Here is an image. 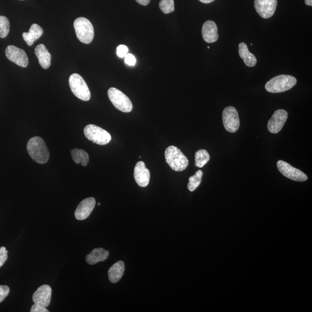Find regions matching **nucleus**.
I'll use <instances>...</instances> for the list:
<instances>
[{"mask_svg": "<svg viewBox=\"0 0 312 312\" xmlns=\"http://www.w3.org/2000/svg\"><path fill=\"white\" fill-rule=\"evenodd\" d=\"M166 162L175 171H183L189 165V160L179 148L170 146L165 152Z\"/></svg>", "mask_w": 312, "mask_h": 312, "instance_id": "7ed1b4c3", "label": "nucleus"}, {"mask_svg": "<svg viewBox=\"0 0 312 312\" xmlns=\"http://www.w3.org/2000/svg\"><path fill=\"white\" fill-rule=\"evenodd\" d=\"M95 205V200L93 197L87 198L78 205L75 212L76 218L78 221H83L90 215Z\"/></svg>", "mask_w": 312, "mask_h": 312, "instance_id": "4468645a", "label": "nucleus"}, {"mask_svg": "<svg viewBox=\"0 0 312 312\" xmlns=\"http://www.w3.org/2000/svg\"><path fill=\"white\" fill-rule=\"evenodd\" d=\"M100 204H101L100 203H98V206H99V205H100Z\"/></svg>", "mask_w": 312, "mask_h": 312, "instance_id": "f704fd0d", "label": "nucleus"}, {"mask_svg": "<svg viewBox=\"0 0 312 312\" xmlns=\"http://www.w3.org/2000/svg\"><path fill=\"white\" fill-rule=\"evenodd\" d=\"M202 35L204 41L207 43H214L219 39L217 25L214 21L208 20L203 24Z\"/></svg>", "mask_w": 312, "mask_h": 312, "instance_id": "dca6fc26", "label": "nucleus"}, {"mask_svg": "<svg viewBox=\"0 0 312 312\" xmlns=\"http://www.w3.org/2000/svg\"><path fill=\"white\" fill-rule=\"evenodd\" d=\"M295 77L280 75L272 78L265 84V89L269 93H279L289 90L297 84Z\"/></svg>", "mask_w": 312, "mask_h": 312, "instance_id": "f03ea898", "label": "nucleus"}, {"mask_svg": "<svg viewBox=\"0 0 312 312\" xmlns=\"http://www.w3.org/2000/svg\"><path fill=\"white\" fill-rule=\"evenodd\" d=\"M125 61L127 65L130 66H134L136 64V58H135L133 55L130 54V53H128L125 57Z\"/></svg>", "mask_w": 312, "mask_h": 312, "instance_id": "c756f323", "label": "nucleus"}, {"mask_svg": "<svg viewBox=\"0 0 312 312\" xmlns=\"http://www.w3.org/2000/svg\"><path fill=\"white\" fill-rule=\"evenodd\" d=\"M84 134L88 140L100 145L108 144L112 139L111 136L108 131L94 125L85 127Z\"/></svg>", "mask_w": 312, "mask_h": 312, "instance_id": "0eeeda50", "label": "nucleus"}, {"mask_svg": "<svg viewBox=\"0 0 312 312\" xmlns=\"http://www.w3.org/2000/svg\"><path fill=\"white\" fill-rule=\"evenodd\" d=\"M305 3L308 6H312V0H305Z\"/></svg>", "mask_w": 312, "mask_h": 312, "instance_id": "72a5a7b5", "label": "nucleus"}, {"mask_svg": "<svg viewBox=\"0 0 312 312\" xmlns=\"http://www.w3.org/2000/svg\"><path fill=\"white\" fill-rule=\"evenodd\" d=\"M159 9L163 13L168 14L174 11L175 5L173 0H161L159 2Z\"/></svg>", "mask_w": 312, "mask_h": 312, "instance_id": "a878e982", "label": "nucleus"}, {"mask_svg": "<svg viewBox=\"0 0 312 312\" xmlns=\"http://www.w3.org/2000/svg\"><path fill=\"white\" fill-rule=\"evenodd\" d=\"M254 8L262 18H270L276 11L278 0H254Z\"/></svg>", "mask_w": 312, "mask_h": 312, "instance_id": "9b49d317", "label": "nucleus"}, {"mask_svg": "<svg viewBox=\"0 0 312 312\" xmlns=\"http://www.w3.org/2000/svg\"><path fill=\"white\" fill-rule=\"evenodd\" d=\"M223 122L225 129L230 133H235L240 126V120L237 110L230 106L223 112Z\"/></svg>", "mask_w": 312, "mask_h": 312, "instance_id": "6e6552de", "label": "nucleus"}, {"mask_svg": "<svg viewBox=\"0 0 312 312\" xmlns=\"http://www.w3.org/2000/svg\"><path fill=\"white\" fill-rule=\"evenodd\" d=\"M125 270L124 262L119 261L113 264L108 271V277L112 283L118 282L122 279Z\"/></svg>", "mask_w": 312, "mask_h": 312, "instance_id": "6ab92c4d", "label": "nucleus"}, {"mask_svg": "<svg viewBox=\"0 0 312 312\" xmlns=\"http://www.w3.org/2000/svg\"><path fill=\"white\" fill-rule=\"evenodd\" d=\"M129 48L126 45H119L117 48V55L120 58H125V57L128 54Z\"/></svg>", "mask_w": 312, "mask_h": 312, "instance_id": "cd10ccee", "label": "nucleus"}, {"mask_svg": "<svg viewBox=\"0 0 312 312\" xmlns=\"http://www.w3.org/2000/svg\"><path fill=\"white\" fill-rule=\"evenodd\" d=\"M203 176V172L201 170H199V171L195 173V175L190 177L189 179V183L187 185L188 189L190 191H194L196 190L200 186Z\"/></svg>", "mask_w": 312, "mask_h": 312, "instance_id": "b1692460", "label": "nucleus"}, {"mask_svg": "<svg viewBox=\"0 0 312 312\" xmlns=\"http://www.w3.org/2000/svg\"><path fill=\"white\" fill-rule=\"evenodd\" d=\"M52 290L47 285H42L33 294V301L34 304L47 308L51 304Z\"/></svg>", "mask_w": 312, "mask_h": 312, "instance_id": "ddd939ff", "label": "nucleus"}, {"mask_svg": "<svg viewBox=\"0 0 312 312\" xmlns=\"http://www.w3.org/2000/svg\"><path fill=\"white\" fill-rule=\"evenodd\" d=\"M134 176L137 183L141 187H147L150 182L151 173L143 161L137 163L134 168Z\"/></svg>", "mask_w": 312, "mask_h": 312, "instance_id": "2eb2a0df", "label": "nucleus"}, {"mask_svg": "<svg viewBox=\"0 0 312 312\" xmlns=\"http://www.w3.org/2000/svg\"><path fill=\"white\" fill-rule=\"evenodd\" d=\"M8 251L5 247H0V268L4 264L8 258Z\"/></svg>", "mask_w": 312, "mask_h": 312, "instance_id": "c85d7f7f", "label": "nucleus"}, {"mask_svg": "<svg viewBox=\"0 0 312 312\" xmlns=\"http://www.w3.org/2000/svg\"><path fill=\"white\" fill-rule=\"evenodd\" d=\"M199 1L204 3H209L214 2L215 0H199Z\"/></svg>", "mask_w": 312, "mask_h": 312, "instance_id": "473e14b6", "label": "nucleus"}, {"mask_svg": "<svg viewBox=\"0 0 312 312\" xmlns=\"http://www.w3.org/2000/svg\"><path fill=\"white\" fill-rule=\"evenodd\" d=\"M35 54L38 59L39 63L45 70L49 68L51 65V55L44 44L37 46L35 49Z\"/></svg>", "mask_w": 312, "mask_h": 312, "instance_id": "f3484780", "label": "nucleus"}, {"mask_svg": "<svg viewBox=\"0 0 312 312\" xmlns=\"http://www.w3.org/2000/svg\"><path fill=\"white\" fill-rule=\"evenodd\" d=\"M77 37L81 42L89 44L93 41L94 31L93 24L83 17H78L74 22Z\"/></svg>", "mask_w": 312, "mask_h": 312, "instance_id": "20e7f679", "label": "nucleus"}, {"mask_svg": "<svg viewBox=\"0 0 312 312\" xmlns=\"http://www.w3.org/2000/svg\"><path fill=\"white\" fill-rule=\"evenodd\" d=\"M9 29L10 23L8 19L4 16H0V38H5L9 33Z\"/></svg>", "mask_w": 312, "mask_h": 312, "instance_id": "393cba45", "label": "nucleus"}, {"mask_svg": "<svg viewBox=\"0 0 312 312\" xmlns=\"http://www.w3.org/2000/svg\"><path fill=\"white\" fill-rule=\"evenodd\" d=\"M10 292L9 287L7 286H0V303H2L4 300Z\"/></svg>", "mask_w": 312, "mask_h": 312, "instance_id": "bb28decb", "label": "nucleus"}, {"mask_svg": "<svg viewBox=\"0 0 312 312\" xmlns=\"http://www.w3.org/2000/svg\"><path fill=\"white\" fill-rule=\"evenodd\" d=\"M72 158L74 162L77 164H81L83 166H87L88 161H89V156L86 152L83 150L74 149L72 152Z\"/></svg>", "mask_w": 312, "mask_h": 312, "instance_id": "4be33fe9", "label": "nucleus"}, {"mask_svg": "<svg viewBox=\"0 0 312 312\" xmlns=\"http://www.w3.org/2000/svg\"><path fill=\"white\" fill-rule=\"evenodd\" d=\"M108 97L113 106L123 112L129 113L133 110V106L130 98L123 92L115 87L110 88Z\"/></svg>", "mask_w": 312, "mask_h": 312, "instance_id": "423d86ee", "label": "nucleus"}, {"mask_svg": "<svg viewBox=\"0 0 312 312\" xmlns=\"http://www.w3.org/2000/svg\"><path fill=\"white\" fill-rule=\"evenodd\" d=\"M287 118L288 113L285 110H276L268 123V129L269 132L277 134L281 131L285 125Z\"/></svg>", "mask_w": 312, "mask_h": 312, "instance_id": "f8f14e48", "label": "nucleus"}, {"mask_svg": "<svg viewBox=\"0 0 312 312\" xmlns=\"http://www.w3.org/2000/svg\"><path fill=\"white\" fill-rule=\"evenodd\" d=\"M28 155L39 164L47 163L49 159V152L45 141L40 137H34L28 141L27 145Z\"/></svg>", "mask_w": 312, "mask_h": 312, "instance_id": "f257e3e1", "label": "nucleus"}, {"mask_svg": "<svg viewBox=\"0 0 312 312\" xmlns=\"http://www.w3.org/2000/svg\"></svg>", "mask_w": 312, "mask_h": 312, "instance_id": "c9c22d12", "label": "nucleus"}, {"mask_svg": "<svg viewBox=\"0 0 312 312\" xmlns=\"http://www.w3.org/2000/svg\"><path fill=\"white\" fill-rule=\"evenodd\" d=\"M239 55L247 67H253L256 65L257 61L256 57L250 52L247 45L244 42L239 44Z\"/></svg>", "mask_w": 312, "mask_h": 312, "instance_id": "412c9836", "label": "nucleus"}, {"mask_svg": "<svg viewBox=\"0 0 312 312\" xmlns=\"http://www.w3.org/2000/svg\"><path fill=\"white\" fill-rule=\"evenodd\" d=\"M209 159H210V156L206 150L198 151L195 155L196 165L198 168H203L205 164H207Z\"/></svg>", "mask_w": 312, "mask_h": 312, "instance_id": "5701e85b", "label": "nucleus"}, {"mask_svg": "<svg viewBox=\"0 0 312 312\" xmlns=\"http://www.w3.org/2000/svg\"><path fill=\"white\" fill-rule=\"evenodd\" d=\"M69 84L73 94L80 100L87 101L91 98V93L86 81L79 74H73L69 78Z\"/></svg>", "mask_w": 312, "mask_h": 312, "instance_id": "39448f33", "label": "nucleus"}, {"mask_svg": "<svg viewBox=\"0 0 312 312\" xmlns=\"http://www.w3.org/2000/svg\"><path fill=\"white\" fill-rule=\"evenodd\" d=\"M5 55L10 62L23 68L28 65V59L26 53L22 49L13 45H9L5 49Z\"/></svg>", "mask_w": 312, "mask_h": 312, "instance_id": "9d476101", "label": "nucleus"}, {"mask_svg": "<svg viewBox=\"0 0 312 312\" xmlns=\"http://www.w3.org/2000/svg\"><path fill=\"white\" fill-rule=\"evenodd\" d=\"M109 251L102 248L94 249L87 255L86 261L88 264L94 265L99 262L105 261L109 257Z\"/></svg>", "mask_w": 312, "mask_h": 312, "instance_id": "aec40b11", "label": "nucleus"}, {"mask_svg": "<svg viewBox=\"0 0 312 312\" xmlns=\"http://www.w3.org/2000/svg\"><path fill=\"white\" fill-rule=\"evenodd\" d=\"M136 1L141 5L146 6L150 3L151 0H136Z\"/></svg>", "mask_w": 312, "mask_h": 312, "instance_id": "2f4dec72", "label": "nucleus"}, {"mask_svg": "<svg viewBox=\"0 0 312 312\" xmlns=\"http://www.w3.org/2000/svg\"><path fill=\"white\" fill-rule=\"evenodd\" d=\"M277 167L280 172L283 176L290 179L296 182H305L308 179V176L306 173L301 170L293 167L292 165L282 160H279L277 162Z\"/></svg>", "mask_w": 312, "mask_h": 312, "instance_id": "1a4fd4ad", "label": "nucleus"}, {"mask_svg": "<svg viewBox=\"0 0 312 312\" xmlns=\"http://www.w3.org/2000/svg\"><path fill=\"white\" fill-rule=\"evenodd\" d=\"M44 33V30L37 24H32L28 33H23L22 36L24 41L28 46H32L34 42L40 38Z\"/></svg>", "mask_w": 312, "mask_h": 312, "instance_id": "a211bd4d", "label": "nucleus"}, {"mask_svg": "<svg viewBox=\"0 0 312 312\" xmlns=\"http://www.w3.org/2000/svg\"><path fill=\"white\" fill-rule=\"evenodd\" d=\"M31 312H48L49 311L47 308L39 306V305L34 304L32 306L30 310Z\"/></svg>", "mask_w": 312, "mask_h": 312, "instance_id": "7c9ffc66", "label": "nucleus"}]
</instances>
